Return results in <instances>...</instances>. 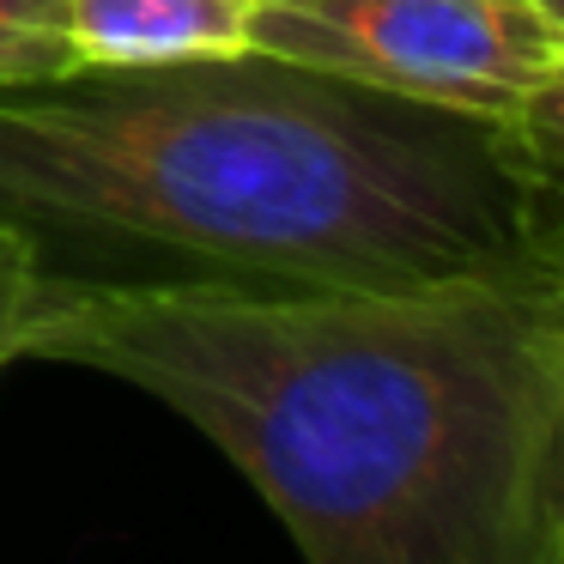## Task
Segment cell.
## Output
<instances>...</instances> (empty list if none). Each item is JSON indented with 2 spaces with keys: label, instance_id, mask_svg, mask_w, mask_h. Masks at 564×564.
Listing matches in <instances>:
<instances>
[{
  "label": "cell",
  "instance_id": "cell-1",
  "mask_svg": "<svg viewBox=\"0 0 564 564\" xmlns=\"http://www.w3.org/2000/svg\"><path fill=\"white\" fill-rule=\"evenodd\" d=\"M558 140L268 50L0 86V225L50 292L564 273Z\"/></svg>",
  "mask_w": 564,
  "mask_h": 564
},
{
  "label": "cell",
  "instance_id": "cell-2",
  "mask_svg": "<svg viewBox=\"0 0 564 564\" xmlns=\"http://www.w3.org/2000/svg\"><path fill=\"white\" fill-rule=\"evenodd\" d=\"M19 358L200 425L304 564H564V273L413 292H50Z\"/></svg>",
  "mask_w": 564,
  "mask_h": 564
},
{
  "label": "cell",
  "instance_id": "cell-3",
  "mask_svg": "<svg viewBox=\"0 0 564 564\" xmlns=\"http://www.w3.org/2000/svg\"><path fill=\"white\" fill-rule=\"evenodd\" d=\"M249 50L564 147V25L534 0H249Z\"/></svg>",
  "mask_w": 564,
  "mask_h": 564
},
{
  "label": "cell",
  "instance_id": "cell-4",
  "mask_svg": "<svg viewBox=\"0 0 564 564\" xmlns=\"http://www.w3.org/2000/svg\"><path fill=\"white\" fill-rule=\"evenodd\" d=\"M79 67H159L249 50V0H67Z\"/></svg>",
  "mask_w": 564,
  "mask_h": 564
},
{
  "label": "cell",
  "instance_id": "cell-5",
  "mask_svg": "<svg viewBox=\"0 0 564 564\" xmlns=\"http://www.w3.org/2000/svg\"><path fill=\"white\" fill-rule=\"evenodd\" d=\"M79 67L67 0H0V86L62 79Z\"/></svg>",
  "mask_w": 564,
  "mask_h": 564
},
{
  "label": "cell",
  "instance_id": "cell-6",
  "mask_svg": "<svg viewBox=\"0 0 564 564\" xmlns=\"http://www.w3.org/2000/svg\"><path fill=\"white\" fill-rule=\"evenodd\" d=\"M31 304H37V268H31L25 243L0 225V365L19 358V334L31 322Z\"/></svg>",
  "mask_w": 564,
  "mask_h": 564
},
{
  "label": "cell",
  "instance_id": "cell-7",
  "mask_svg": "<svg viewBox=\"0 0 564 564\" xmlns=\"http://www.w3.org/2000/svg\"><path fill=\"white\" fill-rule=\"evenodd\" d=\"M534 7H540V13H552V19L564 25V0H534Z\"/></svg>",
  "mask_w": 564,
  "mask_h": 564
}]
</instances>
